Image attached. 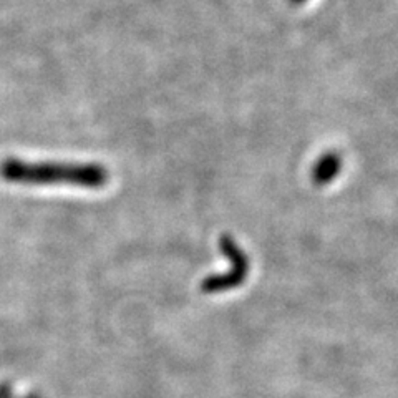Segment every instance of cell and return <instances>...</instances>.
<instances>
[{"label": "cell", "instance_id": "1", "mask_svg": "<svg viewBox=\"0 0 398 398\" xmlns=\"http://www.w3.org/2000/svg\"><path fill=\"white\" fill-rule=\"evenodd\" d=\"M2 176L12 183L25 185H75L80 188L100 189L108 183L110 175L100 165H65V163H23L12 160L4 165Z\"/></svg>", "mask_w": 398, "mask_h": 398}, {"label": "cell", "instance_id": "2", "mask_svg": "<svg viewBox=\"0 0 398 398\" xmlns=\"http://www.w3.org/2000/svg\"><path fill=\"white\" fill-rule=\"evenodd\" d=\"M219 247L224 256L229 259L231 267H229L228 272H223V274L206 277L203 284H201V291L204 294H219L223 291L234 289V287L244 284V281H246L249 274V259L229 234L221 236Z\"/></svg>", "mask_w": 398, "mask_h": 398}, {"label": "cell", "instance_id": "3", "mask_svg": "<svg viewBox=\"0 0 398 398\" xmlns=\"http://www.w3.org/2000/svg\"><path fill=\"white\" fill-rule=\"evenodd\" d=\"M337 170H339V160L334 155H327L320 158L317 165L314 166L312 180L317 185H325L337 175Z\"/></svg>", "mask_w": 398, "mask_h": 398}]
</instances>
